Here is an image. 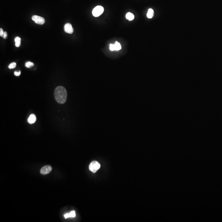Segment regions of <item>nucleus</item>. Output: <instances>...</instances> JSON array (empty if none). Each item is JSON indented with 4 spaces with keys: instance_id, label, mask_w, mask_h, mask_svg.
Instances as JSON below:
<instances>
[{
    "instance_id": "obj_6",
    "label": "nucleus",
    "mask_w": 222,
    "mask_h": 222,
    "mask_svg": "<svg viewBox=\"0 0 222 222\" xmlns=\"http://www.w3.org/2000/svg\"><path fill=\"white\" fill-rule=\"evenodd\" d=\"M64 30L66 33L69 34H72L74 31L72 25L69 23L65 24L64 26Z\"/></svg>"
},
{
    "instance_id": "obj_10",
    "label": "nucleus",
    "mask_w": 222,
    "mask_h": 222,
    "mask_svg": "<svg viewBox=\"0 0 222 222\" xmlns=\"http://www.w3.org/2000/svg\"><path fill=\"white\" fill-rule=\"evenodd\" d=\"M135 16L133 14L130 12H128L126 15V18L129 21H132L134 19Z\"/></svg>"
},
{
    "instance_id": "obj_15",
    "label": "nucleus",
    "mask_w": 222,
    "mask_h": 222,
    "mask_svg": "<svg viewBox=\"0 0 222 222\" xmlns=\"http://www.w3.org/2000/svg\"><path fill=\"white\" fill-rule=\"evenodd\" d=\"M109 49L112 51H114L115 50V47H114V45L113 44H110L109 46Z\"/></svg>"
},
{
    "instance_id": "obj_8",
    "label": "nucleus",
    "mask_w": 222,
    "mask_h": 222,
    "mask_svg": "<svg viewBox=\"0 0 222 222\" xmlns=\"http://www.w3.org/2000/svg\"><path fill=\"white\" fill-rule=\"evenodd\" d=\"M75 216H76L75 212L74 211H72V212H71L69 214H65L64 215V217H65V219H66V218H70V217L74 218V217H75Z\"/></svg>"
},
{
    "instance_id": "obj_1",
    "label": "nucleus",
    "mask_w": 222,
    "mask_h": 222,
    "mask_svg": "<svg viewBox=\"0 0 222 222\" xmlns=\"http://www.w3.org/2000/svg\"><path fill=\"white\" fill-rule=\"evenodd\" d=\"M54 97L57 103L63 104L65 103L67 98V92L65 88L57 87L54 91Z\"/></svg>"
},
{
    "instance_id": "obj_9",
    "label": "nucleus",
    "mask_w": 222,
    "mask_h": 222,
    "mask_svg": "<svg viewBox=\"0 0 222 222\" xmlns=\"http://www.w3.org/2000/svg\"><path fill=\"white\" fill-rule=\"evenodd\" d=\"M154 16V11L151 8L148 9L147 13V17L149 19H151Z\"/></svg>"
},
{
    "instance_id": "obj_11",
    "label": "nucleus",
    "mask_w": 222,
    "mask_h": 222,
    "mask_svg": "<svg viewBox=\"0 0 222 222\" xmlns=\"http://www.w3.org/2000/svg\"><path fill=\"white\" fill-rule=\"evenodd\" d=\"M15 46L16 47H18L21 45V39L20 38L18 37H16L15 39Z\"/></svg>"
},
{
    "instance_id": "obj_5",
    "label": "nucleus",
    "mask_w": 222,
    "mask_h": 222,
    "mask_svg": "<svg viewBox=\"0 0 222 222\" xmlns=\"http://www.w3.org/2000/svg\"><path fill=\"white\" fill-rule=\"evenodd\" d=\"M52 171V168L50 165H46L44 166L40 170V173L43 175L48 174Z\"/></svg>"
},
{
    "instance_id": "obj_16",
    "label": "nucleus",
    "mask_w": 222,
    "mask_h": 222,
    "mask_svg": "<svg viewBox=\"0 0 222 222\" xmlns=\"http://www.w3.org/2000/svg\"><path fill=\"white\" fill-rule=\"evenodd\" d=\"M14 74L15 75V76H19L21 74V72L19 71V72L15 71V73H14Z\"/></svg>"
},
{
    "instance_id": "obj_17",
    "label": "nucleus",
    "mask_w": 222,
    "mask_h": 222,
    "mask_svg": "<svg viewBox=\"0 0 222 222\" xmlns=\"http://www.w3.org/2000/svg\"><path fill=\"white\" fill-rule=\"evenodd\" d=\"M4 32H3V29L1 28L0 29V36H1L3 37Z\"/></svg>"
},
{
    "instance_id": "obj_3",
    "label": "nucleus",
    "mask_w": 222,
    "mask_h": 222,
    "mask_svg": "<svg viewBox=\"0 0 222 222\" xmlns=\"http://www.w3.org/2000/svg\"><path fill=\"white\" fill-rule=\"evenodd\" d=\"M104 10V9L103 7L98 5L93 9L92 14L95 17H98L103 14Z\"/></svg>"
},
{
    "instance_id": "obj_13",
    "label": "nucleus",
    "mask_w": 222,
    "mask_h": 222,
    "mask_svg": "<svg viewBox=\"0 0 222 222\" xmlns=\"http://www.w3.org/2000/svg\"><path fill=\"white\" fill-rule=\"evenodd\" d=\"M33 65H34V63H32V62H30V61L27 62L25 63V66L27 68H30V67H33Z\"/></svg>"
},
{
    "instance_id": "obj_18",
    "label": "nucleus",
    "mask_w": 222,
    "mask_h": 222,
    "mask_svg": "<svg viewBox=\"0 0 222 222\" xmlns=\"http://www.w3.org/2000/svg\"><path fill=\"white\" fill-rule=\"evenodd\" d=\"M7 35H8V34H7V33L6 32H4V33H3V38L4 39L6 38L7 37Z\"/></svg>"
},
{
    "instance_id": "obj_4",
    "label": "nucleus",
    "mask_w": 222,
    "mask_h": 222,
    "mask_svg": "<svg viewBox=\"0 0 222 222\" xmlns=\"http://www.w3.org/2000/svg\"><path fill=\"white\" fill-rule=\"evenodd\" d=\"M32 19L35 23L38 24L43 25L45 23V19L44 18L37 15H33L32 17Z\"/></svg>"
},
{
    "instance_id": "obj_7",
    "label": "nucleus",
    "mask_w": 222,
    "mask_h": 222,
    "mask_svg": "<svg viewBox=\"0 0 222 222\" xmlns=\"http://www.w3.org/2000/svg\"><path fill=\"white\" fill-rule=\"evenodd\" d=\"M36 121V117L34 114H32L29 116L28 119V123L30 124H33Z\"/></svg>"
},
{
    "instance_id": "obj_12",
    "label": "nucleus",
    "mask_w": 222,
    "mask_h": 222,
    "mask_svg": "<svg viewBox=\"0 0 222 222\" xmlns=\"http://www.w3.org/2000/svg\"><path fill=\"white\" fill-rule=\"evenodd\" d=\"M114 47H115V51L120 50L121 49V44L118 42H116L114 44Z\"/></svg>"
},
{
    "instance_id": "obj_14",
    "label": "nucleus",
    "mask_w": 222,
    "mask_h": 222,
    "mask_svg": "<svg viewBox=\"0 0 222 222\" xmlns=\"http://www.w3.org/2000/svg\"><path fill=\"white\" fill-rule=\"evenodd\" d=\"M16 63L15 62H13L10 64L9 65L8 67L10 69H14L16 67Z\"/></svg>"
},
{
    "instance_id": "obj_2",
    "label": "nucleus",
    "mask_w": 222,
    "mask_h": 222,
    "mask_svg": "<svg viewBox=\"0 0 222 222\" xmlns=\"http://www.w3.org/2000/svg\"><path fill=\"white\" fill-rule=\"evenodd\" d=\"M101 168V164L96 161H93L92 162H91L89 168L91 172H92L93 173H95L97 172L99 169Z\"/></svg>"
}]
</instances>
